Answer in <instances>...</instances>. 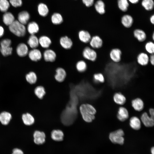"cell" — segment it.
Returning a JSON list of instances; mask_svg holds the SVG:
<instances>
[{
  "label": "cell",
  "instance_id": "obj_1",
  "mask_svg": "<svg viewBox=\"0 0 154 154\" xmlns=\"http://www.w3.org/2000/svg\"><path fill=\"white\" fill-rule=\"evenodd\" d=\"M78 102L77 98L71 97L70 101L62 114V121L64 125H69L72 124L76 119L77 113V105Z\"/></svg>",
  "mask_w": 154,
  "mask_h": 154
},
{
  "label": "cell",
  "instance_id": "obj_2",
  "mask_svg": "<svg viewBox=\"0 0 154 154\" xmlns=\"http://www.w3.org/2000/svg\"><path fill=\"white\" fill-rule=\"evenodd\" d=\"M80 110L83 119L86 122H90L94 119L96 111L92 105L82 104L80 106Z\"/></svg>",
  "mask_w": 154,
  "mask_h": 154
},
{
  "label": "cell",
  "instance_id": "obj_3",
  "mask_svg": "<svg viewBox=\"0 0 154 154\" xmlns=\"http://www.w3.org/2000/svg\"><path fill=\"white\" fill-rule=\"evenodd\" d=\"M9 29L11 33L19 37L24 36L26 33V29L24 25L17 20H15L9 26Z\"/></svg>",
  "mask_w": 154,
  "mask_h": 154
},
{
  "label": "cell",
  "instance_id": "obj_4",
  "mask_svg": "<svg viewBox=\"0 0 154 154\" xmlns=\"http://www.w3.org/2000/svg\"><path fill=\"white\" fill-rule=\"evenodd\" d=\"M124 135L123 130L119 129L111 132L109 134V138L114 143L122 145L124 141V139L123 137Z\"/></svg>",
  "mask_w": 154,
  "mask_h": 154
},
{
  "label": "cell",
  "instance_id": "obj_5",
  "mask_svg": "<svg viewBox=\"0 0 154 154\" xmlns=\"http://www.w3.org/2000/svg\"><path fill=\"white\" fill-rule=\"evenodd\" d=\"M11 41L9 39H5L0 42V51L4 56H7L11 54L13 48L11 46Z\"/></svg>",
  "mask_w": 154,
  "mask_h": 154
},
{
  "label": "cell",
  "instance_id": "obj_6",
  "mask_svg": "<svg viewBox=\"0 0 154 154\" xmlns=\"http://www.w3.org/2000/svg\"><path fill=\"white\" fill-rule=\"evenodd\" d=\"M82 55L86 59L92 61H95L97 58L96 52L92 48L87 46L83 50Z\"/></svg>",
  "mask_w": 154,
  "mask_h": 154
},
{
  "label": "cell",
  "instance_id": "obj_7",
  "mask_svg": "<svg viewBox=\"0 0 154 154\" xmlns=\"http://www.w3.org/2000/svg\"><path fill=\"white\" fill-rule=\"evenodd\" d=\"M33 137L34 142L37 145H42L45 141L46 135L43 132L36 130L34 132Z\"/></svg>",
  "mask_w": 154,
  "mask_h": 154
},
{
  "label": "cell",
  "instance_id": "obj_8",
  "mask_svg": "<svg viewBox=\"0 0 154 154\" xmlns=\"http://www.w3.org/2000/svg\"><path fill=\"white\" fill-rule=\"evenodd\" d=\"M37 11L39 15L42 17L47 16L49 12L47 5L43 2H40L38 4L37 7Z\"/></svg>",
  "mask_w": 154,
  "mask_h": 154
},
{
  "label": "cell",
  "instance_id": "obj_9",
  "mask_svg": "<svg viewBox=\"0 0 154 154\" xmlns=\"http://www.w3.org/2000/svg\"><path fill=\"white\" fill-rule=\"evenodd\" d=\"M89 43L92 48L99 49L102 46L103 44V41L100 37L96 35L91 37Z\"/></svg>",
  "mask_w": 154,
  "mask_h": 154
},
{
  "label": "cell",
  "instance_id": "obj_10",
  "mask_svg": "<svg viewBox=\"0 0 154 154\" xmlns=\"http://www.w3.org/2000/svg\"><path fill=\"white\" fill-rule=\"evenodd\" d=\"M43 57L46 61L52 62L56 60V54L54 50L51 49H48L44 52Z\"/></svg>",
  "mask_w": 154,
  "mask_h": 154
},
{
  "label": "cell",
  "instance_id": "obj_11",
  "mask_svg": "<svg viewBox=\"0 0 154 154\" xmlns=\"http://www.w3.org/2000/svg\"><path fill=\"white\" fill-rule=\"evenodd\" d=\"M122 52L118 48L112 49L110 53V56L111 60L114 62L118 63L121 59Z\"/></svg>",
  "mask_w": 154,
  "mask_h": 154
},
{
  "label": "cell",
  "instance_id": "obj_12",
  "mask_svg": "<svg viewBox=\"0 0 154 154\" xmlns=\"http://www.w3.org/2000/svg\"><path fill=\"white\" fill-rule=\"evenodd\" d=\"M78 35L80 40L85 43L89 42L91 38L90 33L86 30L81 29L79 30Z\"/></svg>",
  "mask_w": 154,
  "mask_h": 154
},
{
  "label": "cell",
  "instance_id": "obj_13",
  "mask_svg": "<svg viewBox=\"0 0 154 154\" xmlns=\"http://www.w3.org/2000/svg\"><path fill=\"white\" fill-rule=\"evenodd\" d=\"M59 43L63 48L67 50L71 48L73 44L72 40L67 36L61 37L60 39Z\"/></svg>",
  "mask_w": 154,
  "mask_h": 154
},
{
  "label": "cell",
  "instance_id": "obj_14",
  "mask_svg": "<svg viewBox=\"0 0 154 154\" xmlns=\"http://www.w3.org/2000/svg\"><path fill=\"white\" fill-rule=\"evenodd\" d=\"M12 119V116L10 113L4 111L0 113V122L3 125H7Z\"/></svg>",
  "mask_w": 154,
  "mask_h": 154
},
{
  "label": "cell",
  "instance_id": "obj_15",
  "mask_svg": "<svg viewBox=\"0 0 154 154\" xmlns=\"http://www.w3.org/2000/svg\"><path fill=\"white\" fill-rule=\"evenodd\" d=\"M141 120L146 127H152L154 125V119L149 116L146 112L143 113L141 116Z\"/></svg>",
  "mask_w": 154,
  "mask_h": 154
},
{
  "label": "cell",
  "instance_id": "obj_16",
  "mask_svg": "<svg viewBox=\"0 0 154 154\" xmlns=\"http://www.w3.org/2000/svg\"><path fill=\"white\" fill-rule=\"evenodd\" d=\"M66 76V72L63 68L58 67L56 70L54 75L55 79L58 82H62L65 80Z\"/></svg>",
  "mask_w": 154,
  "mask_h": 154
},
{
  "label": "cell",
  "instance_id": "obj_17",
  "mask_svg": "<svg viewBox=\"0 0 154 154\" xmlns=\"http://www.w3.org/2000/svg\"><path fill=\"white\" fill-rule=\"evenodd\" d=\"M28 53L29 58L33 61H37L40 60L42 58L41 51L36 48L33 49Z\"/></svg>",
  "mask_w": 154,
  "mask_h": 154
},
{
  "label": "cell",
  "instance_id": "obj_18",
  "mask_svg": "<svg viewBox=\"0 0 154 154\" xmlns=\"http://www.w3.org/2000/svg\"><path fill=\"white\" fill-rule=\"evenodd\" d=\"M52 23L54 25H58L61 24L63 21V18L61 14L57 12L53 13L50 17Z\"/></svg>",
  "mask_w": 154,
  "mask_h": 154
},
{
  "label": "cell",
  "instance_id": "obj_19",
  "mask_svg": "<svg viewBox=\"0 0 154 154\" xmlns=\"http://www.w3.org/2000/svg\"><path fill=\"white\" fill-rule=\"evenodd\" d=\"M129 116L128 112L125 108L121 107L119 108L117 116L119 120L124 121L128 118Z\"/></svg>",
  "mask_w": 154,
  "mask_h": 154
},
{
  "label": "cell",
  "instance_id": "obj_20",
  "mask_svg": "<svg viewBox=\"0 0 154 154\" xmlns=\"http://www.w3.org/2000/svg\"><path fill=\"white\" fill-rule=\"evenodd\" d=\"M21 118L23 123L27 126L32 125L35 121L33 116L31 114L28 112L22 114Z\"/></svg>",
  "mask_w": 154,
  "mask_h": 154
},
{
  "label": "cell",
  "instance_id": "obj_21",
  "mask_svg": "<svg viewBox=\"0 0 154 154\" xmlns=\"http://www.w3.org/2000/svg\"><path fill=\"white\" fill-rule=\"evenodd\" d=\"M137 61L138 63L141 66H146L149 62V57L145 53H140L137 57Z\"/></svg>",
  "mask_w": 154,
  "mask_h": 154
},
{
  "label": "cell",
  "instance_id": "obj_22",
  "mask_svg": "<svg viewBox=\"0 0 154 154\" xmlns=\"http://www.w3.org/2000/svg\"><path fill=\"white\" fill-rule=\"evenodd\" d=\"M28 48L27 46L24 43H21L17 46L16 52L20 56L23 57L25 56L28 53Z\"/></svg>",
  "mask_w": 154,
  "mask_h": 154
},
{
  "label": "cell",
  "instance_id": "obj_23",
  "mask_svg": "<svg viewBox=\"0 0 154 154\" xmlns=\"http://www.w3.org/2000/svg\"><path fill=\"white\" fill-rule=\"evenodd\" d=\"M39 44L43 48H48L52 43V41L48 36L42 35L38 38Z\"/></svg>",
  "mask_w": 154,
  "mask_h": 154
},
{
  "label": "cell",
  "instance_id": "obj_24",
  "mask_svg": "<svg viewBox=\"0 0 154 154\" xmlns=\"http://www.w3.org/2000/svg\"><path fill=\"white\" fill-rule=\"evenodd\" d=\"M94 8L96 11L98 13L102 15L105 12V5L102 0H98L94 2Z\"/></svg>",
  "mask_w": 154,
  "mask_h": 154
},
{
  "label": "cell",
  "instance_id": "obj_25",
  "mask_svg": "<svg viewBox=\"0 0 154 154\" xmlns=\"http://www.w3.org/2000/svg\"><path fill=\"white\" fill-rule=\"evenodd\" d=\"M30 18L29 13L26 11H23L20 12L18 15V21L22 24H26Z\"/></svg>",
  "mask_w": 154,
  "mask_h": 154
},
{
  "label": "cell",
  "instance_id": "obj_26",
  "mask_svg": "<svg viewBox=\"0 0 154 154\" xmlns=\"http://www.w3.org/2000/svg\"><path fill=\"white\" fill-rule=\"evenodd\" d=\"M52 139L56 141H61L64 139V134L63 132L60 130H54L51 132Z\"/></svg>",
  "mask_w": 154,
  "mask_h": 154
},
{
  "label": "cell",
  "instance_id": "obj_27",
  "mask_svg": "<svg viewBox=\"0 0 154 154\" xmlns=\"http://www.w3.org/2000/svg\"><path fill=\"white\" fill-rule=\"evenodd\" d=\"M133 22V17L129 15H124L121 19V23L125 27L127 28L130 27Z\"/></svg>",
  "mask_w": 154,
  "mask_h": 154
},
{
  "label": "cell",
  "instance_id": "obj_28",
  "mask_svg": "<svg viewBox=\"0 0 154 154\" xmlns=\"http://www.w3.org/2000/svg\"><path fill=\"white\" fill-rule=\"evenodd\" d=\"M28 32L31 35H35L38 32L39 30V27L38 23L35 21L29 23L27 27Z\"/></svg>",
  "mask_w": 154,
  "mask_h": 154
},
{
  "label": "cell",
  "instance_id": "obj_29",
  "mask_svg": "<svg viewBox=\"0 0 154 154\" xmlns=\"http://www.w3.org/2000/svg\"><path fill=\"white\" fill-rule=\"evenodd\" d=\"M134 37L139 42H143L146 38V35L145 32L142 30L137 29L133 31Z\"/></svg>",
  "mask_w": 154,
  "mask_h": 154
},
{
  "label": "cell",
  "instance_id": "obj_30",
  "mask_svg": "<svg viewBox=\"0 0 154 154\" xmlns=\"http://www.w3.org/2000/svg\"><path fill=\"white\" fill-rule=\"evenodd\" d=\"M131 105L136 111H140L144 108V103L140 98H137L131 101Z\"/></svg>",
  "mask_w": 154,
  "mask_h": 154
},
{
  "label": "cell",
  "instance_id": "obj_31",
  "mask_svg": "<svg viewBox=\"0 0 154 154\" xmlns=\"http://www.w3.org/2000/svg\"><path fill=\"white\" fill-rule=\"evenodd\" d=\"M129 124L131 127L135 130H138L141 127V121L136 116H133L130 118Z\"/></svg>",
  "mask_w": 154,
  "mask_h": 154
},
{
  "label": "cell",
  "instance_id": "obj_32",
  "mask_svg": "<svg viewBox=\"0 0 154 154\" xmlns=\"http://www.w3.org/2000/svg\"><path fill=\"white\" fill-rule=\"evenodd\" d=\"M3 21L6 25L9 26L14 21L15 17L13 14L10 12H5L3 16Z\"/></svg>",
  "mask_w": 154,
  "mask_h": 154
},
{
  "label": "cell",
  "instance_id": "obj_33",
  "mask_svg": "<svg viewBox=\"0 0 154 154\" xmlns=\"http://www.w3.org/2000/svg\"><path fill=\"white\" fill-rule=\"evenodd\" d=\"M27 43L31 48H36L39 45L38 38L35 35H31L29 38Z\"/></svg>",
  "mask_w": 154,
  "mask_h": 154
},
{
  "label": "cell",
  "instance_id": "obj_34",
  "mask_svg": "<svg viewBox=\"0 0 154 154\" xmlns=\"http://www.w3.org/2000/svg\"><path fill=\"white\" fill-rule=\"evenodd\" d=\"M113 100L115 103L119 105L124 104L126 101L125 96L120 92L116 93L114 94Z\"/></svg>",
  "mask_w": 154,
  "mask_h": 154
},
{
  "label": "cell",
  "instance_id": "obj_35",
  "mask_svg": "<svg viewBox=\"0 0 154 154\" xmlns=\"http://www.w3.org/2000/svg\"><path fill=\"white\" fill-rule=\"evenodd\" d=\"M35 95L39 99H42L46 94L44 87L42 86H38L35 88L34 90Z\"/></svg>",
  "mask_w": 154,
  "mask_h": 154
},
{
  "label": "cell",
  "instance_id": "obj_36",
  "mask_svg": "<svg viewBox=\"0 0 154 154\" xmlns=\"http://www.w3.org/2000/svg\"><path fill=\"white\" fill-rule=\"evenodd\" d=\"M25 78L27 82L31 84H35L37 80V75L33 72H30L27 74Z\"/></svg>",
  "mask_w": 154,
  "mask_h": 154
},
{
  "label": "cell",
  "instance_id": "obj_37",
  "mask_svg": "<svg viewBox=\"0 0 154 154\" xmlns=\"http://www.w3.org/2000/svg\"><path fill=\"white\" fill-rule=\"evenodd\" d=\"M141 5L147 11H151L153 8L154 3L153 0H142Z\"/></svg>",
  "mask_w": 154,
  "mask_h": 154
},
{
  "label": "cell",
  "instance_id": "obj_38",
  "mask_svg": "<svg viewBox=\"0 0 154 154\" xmlns=\"http://www.w3.org/2000/svg\"><path fill=\"white\" fill-rule=\"evenodd\" d=\"M76 67L77 70L79 72H82L85 71L87 68V65L85 61L80 60L76 63Z\"/></svg>",
  "mask_w": 154,
  "mask_h": 154
},
{
  "label": "cell",
  "instance_id": "obj_39",
  "mask_svg": "<svg viewBox=\"0 0 154 154\" xmlns=\"http://www.w3.org/2000/svg\"><path fill=\"white\" fill-rule=\"evenodd\" d=\"M117 5L119 9L123 12L127 11L129 6L127 0H118Z\"/></svg>",
  "mask_w": 154,
  "mask_h": 154
},
{
  "label": "cell",
  "instance_id": "obj_40",
  "mask_svg": "<svg viewBox=\"0 0 154 154\" xmlns=\"http://www.w3.org/2000/svg\"><path fill=\"white\" fill-rule=\"evenodd\" d=\"M10 6L9 2L7 0H0V11L6 12Z\"/></svg>",
  "mask_w": 154,
  "mask_h": 154
},
{
  "label": "cell",
  "instance_id": "obj_41",
  "mask_svg": "<svg viewBox=\"0 0 154 154\" xmlns=\"http://www.w3.org/2000/svg\"><path fill=\"white\" fill-rule=\"evenodd\" d=\"M93 79L94 82L96 83H103L105 81L104 76L100 73L94 74L93 76Z\"/></svg>",
  "mask_w": 154,
  "mask_h": 154
},
{
  "label": "cell",
  "instance_id": "obj_42",
  "mask_svg": "<svg viewBox=\"0 0 154 154\" xmlns=\"http://www.w3.org/2000/svg\"><path fill=\"white\" fill-rule=\"evenodd\" d=\"M145 48L146 51L151 54H153L154 52V44L152 41L147 42L145 45Z\"/></svg>",
  "mask_w": 154,
  "mask_h": 154
},
{
  "label": "cell",
  "instance_id": "obj_43",
  "mask_svg": "<svg viewBox=\"0 0 154 154\" xmlns=\"http://www.w3.org/2000/svg\"><path fill=\"white\" fill-rule=\"evenodd\" d=\"M9 3L15 7H21L22 4V0H9Z\"/></svg>",
  "mask_w": 154,
  "mask_h": 154
},
{
  "label": "cell",
  "instance_id": "obj_44",
  "mask_svg": "<svg viewBox=\"0 0 154 154\" xmlns=\"http://www.w3.org/2000/svg\"><path fill=\"white\" fill-rule=\"evenodd\" d=\"M82 3L86 7H92L95 2L94 0H81Z\"/></svg>",
  "mask_w": 154,
  "mask_h": 154
},
{
  "label": "cell",
  "instance_id": "obj_45",
  "mask_svg": "<svg viewBox=\"0 0 154 154\" xmlns=\"http://www.w3.org/2000/svg\"><path fill=\"white\" fill-rule=\"evenodd\" d=\"M12 154H24V153L21 149L15 148L13 150Z\"/></svg>",
  "mask_w": 154,
  "mask_h": 154
},
{
  "label": "cell",
  "instance_id": "obj_46",
  "mask_svg": "<svg viewBox=\"0 0 154 154\" xmlns=\"http://www.w3.org/2000/svg\"><path fill=\"white\" fill-rule=\"evenodd\" d=\"M149 61L151 64L153 66L154 64V55L153 54H151L149 58Z\"/></svg>",
  "mask_w": 154,
  "mask_h": 154
},
{
  "label": "cell",
  "instance_id": "obj_47",
  "mask_svg": "<svg viewBox=\"0 0 154 154\" xmlns=\"http://www.w3.org/2000/svg\"><path fill=\"white\" fill-rule=\"evenodd\" d=\"M150 116L154 118V109L153 108H150L149 110Z\"/></svg>",
  "mask_w": 154,
  "mask_h": 154
},
{
  "label": "cell",
  "instance_id": "obj_48",
  "mask_svg": "<svg viewBox=\"0 0 154 154\" xmlns=\"http://www.w3.org/2000/svg\"><path fill=\"white\" fill-rule=\"evenodd\" d=\"M4 32L3 27L0 25V37H2L4 35Z\"/></svg>",
  "mask_w": 154,
  "mask_h": 154
},
{
  "label": "cell",
  "instance_id": "obj_49",
  "mask_svg": "<svg viewBox=\"0 0 154 154\" xmlns=\"http://www.w3.org/2000/svg\"><path fill=\"white\" fill-rule=\"evenodd\" d=\"M150 21L151 23L153 24H154V15H152L150 18Z\"/></svg>",
  "mask_w": 154,
  "mask_h": 154
},
{
  "label": "cell",
  "instance_id": "obj_50",
  "mask_svg": "<svg viewBox=\"0 0 154 154\" xmlns=\"http://www.w3.org/2000/svg\"><path fill=\"white\" fill-rule=\"evenodd\" d=\"M130 2L133 4H136L137 3L139 0H128Z\"/></svg>",
  "mask_w": 154,
  "mask_h": 154
},
{
  "label": "cell",
  "instance_id": "obj_51",
  "mask_svg": "<svg viewBox=\"0 0 154 154\" xmlns=\"http://www.w3.org/2000/svg\"><path fill=\"white\" fill-rule=\"evenodd\" d=\"M151 154H154V148L153 147L151 148Z\"/></svg>",
  "mask_w": 154,
  "mask_h": 154
},
{
  "label": "cell",
  "instance_id": "obj_52",
  "mask_svg": "<svg viewBox=\"0 0 154 154\" xmlns=\"http://www.w3.org/2000/svg\"><path fill=\"white\" fill-rule=\"evenodd\" d=\"M152 38L153 40H154V33H153V35H152Z\"/></svg>",
  "mask_w": 154,
  "mask_h": 154
}]
</instances>
